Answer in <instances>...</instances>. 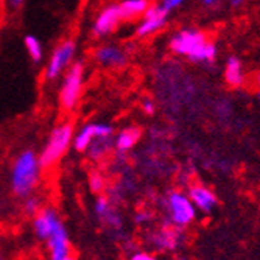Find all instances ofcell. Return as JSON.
Wrapping results in <instances>:
<instances>
[{
    "instance_id": "obj_13",
    "label": "cell",
    "mask_w": 260,
    "mask_h": 260,
    "mask_svg": "<svg viewBox=\"0 0 260 260\" xmlns=\"http://www.w3.org/2000/svg\"><path fill=\"white\" fill-rule=\"evenodd\" d=\"M47 248H49L50 260H66L70 255V242L69 234L62 221H59L52 232V235L47 239Z\"/></svg>"
},
{
    "instance_id": "obj_14",
    "label": "cell",
    "mask_w": 260,
    "mask_h": 260,
    "mask_svg": "<svg viewBox=\"0 0 260 260\" xmlns=\"http://www.w3.org/2000/svg\"><path fill=\"white\" fill-rule=\"evenodd\" d=\"M59 221L61 218L53 209L42 207L39 210V214L33 217V231L36 234V237L42 242H47V239L52 235V232L55 231Z\"/></svg>"
},
{
    "instance_id": "obj_32",
    "label": "cell",
    "mask_w": 260,
    "mask_h": 260,
    "mask_svg": "<svg viewBox=\"0 0 260 260\" xmlns=\"http://www.w3.org/2000/svg\"><path fill=\"white\" fill-rule=\"evenodd\" d=\"M257 83H258V84H260V72H258V74H257Z\"/></svg>"
},
{
    "instance_id": "obj_7",
    "label": "cell",
    "mask_w": 260,
    "mask_h": 260,
    "mask_svg": "<svg viewBox=\"0 0 260 260\" xmlns=\"http://www.w3.org/2000/svg\"><path fill=\"white\" fill-rule=\"evenodd\" d=\"M169 14L159 4H151L150 8L145 11V14L139 19V23L136 27V36L140 39L150 38L156 33H159L169 22Z\"/></svg>"
},
{
    "instance_id": "obj_11",
    "label": "cell",
    "mask_w": 260,
    "mask_h": 260,
    "mask_svg": "<svg viewBox=\"0 0 260 260\" xmlns=\"http://www.w3.org/2000/svg\"><path fill=\"white\" fill-rule=\"evenodd\" d=\"M93 210H95V215H97L99 221L105 228L111 229L112 232H120L123 229V217H122V214L119 212V209H117V206L109 201V198L105 193L99 195Z\"/></svg>"
},
{
    "instance_id": "obj_18",
    "label": "cell",
    "mask_w": 260,
    "mask_h": 260,
    "mask_svg": "<svg viewBox=\"0 0 260 260\" xmlns=\"http://www.w3.org/2000/svg\"><path fill=\"white\" fill-rule=\"evenodd\" d=\"M224 81L232 87H240L245 83L243 66L237 56H229L224 69Z\"/></svg>"
},
{
    "instance_id": "obj_3",
    "label": "cell",
    "mask_w": 260,
    "mask_h": 260,
    "mask_svg": "<svg viewBox=\"0 0 260 260\" xmlns=\"http://www.w3.org/2000/svg\"><path fill=\"white\" fill-rule=\"evenodd\" d=\"M74 136H75V126L72 122H61L52 129L39 154L42 170H50L56 164H59V160L67 154L70 147H72Z\"/></svg>"
},
{
    "instance_id": "obj_33",
    "label": "cell",
    "mask_w": 260,
    "mask_h": 260,
    "mask_svg": "<svg viewBox=\"0 0 260 260\" xmlns=\"http://www.w3.org/2000/svg\"><path fill=\"white\" fill-rule=\"evenodd\" d=\"M257 99H258V103H260V90L257 92Z\"/></svg>"
},
{
    "instance_id": "obj_10",
    "label": "cell",
    "mask_w": 260,
    "mask_h": 260,
    "mask_svg": "<svg viewBox=\"0 0 260 260\" xmlns=\"http://www.w3.org/2000/svg\"><path fill=\"white\" fill-rule=\"evenodd\" d=\"M114 136V128L109 123H97V122H90L86 123L80 128L78 133L74 136V144L72 147L78 153H84L87 147L92 144L93 140L99 137H112Z\"/></svg>"
},
{
    "instance_id": "obj_31",
    "label": "cell",
    "mask_w": 260,
    "mask_h": 260,
    "mask_svg": "<svg viewBox=\"0 0 260 260\" xmlns=\"http://www.w3.org/2000/svg\"><path fill=\"white\" fill-rule=\"evenodd\" d=\"M66 260H77V258H75V257H74V255H69V257H67V258H66Z\"/></svg>"
},
{
    "instance_id": "obj_25",
    "label": "cell",
    "mask_w": 260,
    "mask_h": 260,
    "mask_svg": "<svg viewBox=\"0 0 260 260\" xmlns=\"http://www.w3.org/2000/svg\"><path fill=\"white\" fill-rule=\"evenodd\" d=\"M140 109L144 114L147 115H153L156 112V103L151 100V99H144L140 103Z\"/></svg>"
},
{
    "instance_id": "obj_4",
    "label": "cell",
    "mask_w": 260,
    "mask_h": 260,
    "mask_svg": "<svg viewBox=\"0 0 260 260\" xmlns=\"http://www.w3.org/2000/svg\"><path fill=\"white\" fill-rule=\"evenodd\" d=\"M84 81H86V67L81 61H74L64 75L61 77V86L58 92L59 108L64 112H74L84 92Z\"/></svg>"
},
{
    "instance_id": "obj_28",
    "label": "cell",
    "mask_w": 260,
    "mask_h": 260,
    "mask_svg": "<svg viewBox=\"0 0 260 260\" xmlns=\"http://www.w3.org/2000/svg\"><path fill=\"white\" fill-rule=\"evenodd\" d=\"M246 0H231V7L232 8H240Z\"/></svg>"
},
{
    "instance_id": "obj_9",
    "label": "cell",
    "mask_w": 260,
    "mask_h": 260,
    "mask_svg": "<svg viewBox=\"0 0 260 260\" xmlns=\"http://www.w3.org/2000/svg\"><path fill=\"white\" fill-rule=\"evenodd\" d=\"M93 61L106 69H123L129 58L128 52L117 44H102L92 53Z\"/></svg>"
},
{
    "instance_id": "obj_27",
    "label": "cell",
    "mask_w": 260,
    "mask_h": 260,
    "mask_svg": "<svg viewBox=\"0 0 260 260\" xmlns=\"http://www.w3.org/2000/svg\"><path fill=\"white\" fill-rule=\"evenodd\" d=\"M23 4H25V0H5V5L13 11L20 10L23 7Z\"/></svg>"
},
{
    "instance_id": "obj_6",
    "label": "cell",
    "mask_w": 260,
    "mask_h": 260,
    "mask_svg": "<svg viewBox=\"0 0 260 260\" xmlns=\"http://www.w3.org/2000/svg\"><path fill=\"white\" fill-rule=\"evenodd\" d=\"M77 53V42L72 38L61 41L50 55L49 62L44 69V80L45 81H56L59 80L66 70L72 66Z\"/></svg>"
},
{
    "instance_id": "obj_22",
    "label": "cell",
    "mask_w": 260,
    "mask_h": 260,
    "mask_svg": "<svg viewBox=\"0 0 260 260\" xmlns=\"http://www.w3.org/2000/svg\"><path fill=\"white\" fill-rule=\"evenodd\" d=\"M42 209V204H41V200L36 198V197H28L25 198V201H23V212H25L27 215L30 217H35L39 214V210Z\"/></svg>"
},
{
    "instance_id": "obj_30",
    "label": "cell",
    "mask_w": 260,
    "mask_h": 260,
    "mask_svg": "<svg viewBox=\"0 0 260 260\" xmlns=\"http://www.w3.org/2000/svg\"><path fill=\"white\" fill-rule=\"evenodd\" d=\"M4 5H5V0H0V10H2Z\"/></svg>"
},
{
    "instance_id": "obj_8",
    "label": "cell",
    "mask_w": 260,
    "mask_h": 260,
    "mask_svg": "<svg viewBox=\"0 0 260 260\" xmlns=\"http://www.w3.org/2000/svg\"><path fill=\"white\" fill-rule=\"evenodd\" d=\"M122 22H123V17H122L119 4H111V5H106L105 8H102V11L97 14L95 20L92 23L90 31H92L93 38L102 39V38H106L119 30Z\"/></svg>"
},
{
    "instance_id": "obj_1",
    "label": "cell",
    "mask_w": 260,
    "mask_h": 260,
    "mask_svg": "<svg viewBox=\"0 0 260 260\" xmlns=\"http://www.w3.org/2000/svg\"><path fill=\"white\" fill-rule=\"evenodd\" d=\"M170 50L195 64H212L217 58V45L198 28H182L170 38Z\"/></svg>"
},
{
    "instance_id": "obj_15",
    "label": "cell",
    "mask_w": 260,
    "mask_h": 260,
    "mask_svg": "<svg viewBox=\"0 0 260 260\" xmlns=\"http://www.w3.org/2000/svg\"><path fill=\"white\" fill-rule=\"evenodd\" d=\"M187 197L190 198V201L193 203L195 209L204 212V214H209V212L214 210V207H215L217 203H218L215 193L212 192V190H209L207 187L201 185V184L190 185Z\"/></svg>"
},
{
    "instance_id": "obj_16",
    "label": "cell",
    "mask_w": 260,
    "mask_h": 260,
    "mask_svg": "<svg viewBox=\"0 0 260 260\" xmlns=\"http://www.w3.org/2000/svg\"><path fill=\"white\" fill-rule=\"evenodd\" d=\"M140 137H142V129L139 126H126L115 134V139H112V144L117 153L125 154L139 144Z\"/></svg>"
},
{
    "instance_id": "obj_5",
    "label": "cell",
    "mask_w": 260,
    "mask_h": 260,
    "mask_svg": "<svg viewBox=\"0 0 260 260\" xmlns=\"http://www.w3.org/2000/svg\"><path fill=\"white\" fill-rule=\"evenodd\" d=\"M165 207H167V215H169L167 223L178 229L190 226L197 218L198 210L195 209L190 198L181 190H172L165 197Z\"/></svg>"
},
{
    "instance_id": "obj_24",
    "label": "cell",
    "mask_w": 260,
    "mask_h": 260,
    "mask_svg": "<svg viewBox=\"0 0 260 260\" xmlns=\"http://www.w3.org/2000/svg\"><path fill=\"white\" fill-rule=\"evenodd\" d=\"M134 220H136L137 224H148L153 220V214L148 210H137Z\"/></svg>"
},
{
    "instance_id": "obj_23",
    "label": "cell",
    "mask_w": 260,
    "mask_h": 260,
    "mask_svg": "<svg viewBox=\"0 0 260 260\" xmlns=\"http://www.w3.org/2000/svg\"><path fill=\"white\" fill-rule=\"evenodd\" d=\"M184 2H185V0H160L159 5H160L165 11H167V13H172L173 10L179 8Z\"/></svg>"
},
{
    "instance_id": "obj_17",
    "label": "cell",
    "mask_w": 260,
    "mask_h": 260,
    "mask_svg": "<svg viewBox=\"0 0 260 260\" xmlns=\"http://www.w3.org/2000/svg\"><path fill=\"white\" fill-rule=\"evenodd\" d=\"M150 5L151 0H122L119 4V8L123 20L133 22V20H139L144 16L145 11L150 8Z\"/></svg>"
},
{
    "instance_id": "obj_26",
    "label": "cell",
    "mask_w": 260,
    "mask_h": 260,
    "mask_svg": "<svg viewBox=\"0 0 260 260\" xmlns=\"http://www.w3.org/2000/svg\"><path fill=\"white\" fill-rule=\"evenodd\" d=\"M128 260H156V257L151 255V254H148V252L136 251V252H133V254L128 257Z\"/></svg>"
},
{
    "instance_id": "obj_34",
    "label": "cell",
    "mask_w": 260,
    "mask_h": 260,
    "mask_svg": "<svg viewBox=\"0 0 260 260\" xmlns=\"http://www.w3.org/2000/svg\"><path fill=\"white\" fill-rule=\"evenodd\" d=\"M0 260H2V257H0Z\"/></svg>"
},
{
    "instance_id": "obj_19",
    "label": "cell",
    "mask_w": 260,
    "mask_h": 260,
    "mask_svg": "<svg viewBox=\"0 0 260 260\" xmlns=\"http://www.w3.org/2000/svg\"><path fill=\"white\" fill-rule=\"evenodd\" d=\"M112 139L114 137H99V139H95L87 147V150L84 153H87V157L90 160H93V162H99V160L105 159L114 150Z\"/></svg>"
},
{
    "instance_id": "obj_29",
    "label": "cell",
    "mask_w": 260,
    "mask_h": 260,
    "mask_svg": "<svg viewBox=\"0 0 260 260\" xmlns=\"http://www.w3.org/2000/svg\"><path fill=\"white\" fill-rule=\"evenodd\" d=\"M4 25V14H2V10H0V28Z\"/></svg>"
},
{
    "instance_id": "obj_21",
    "label": "cell",
    "mask_w": 260,
    "mask_h": 260,
    "mask_svg": "<svg viewBox=\"0 0 260 260\" xmlns=\"http://www.w3.org/2000/svg\"><path fill=\"white\" fill-rule=\"evenodd\" d=\"M89 187L95 195H103L106 192V179L102 172H92L89 175Z\"/></svg>"
},
{
    "instance_id": "obj_20",
    "label": "cell",
    "mask_w": 260,
    "mask_h": 260,
    "mask_svg": "<svg viewBox=\"0 0 260 260\" xmlns=\"http://www.w3.org/2000/svg\"><path fill=\"white\" fill-rule=\"evenodd\" d=\"M23 45H25V50L30 56V59L33 62H41L44 58V45L39 41V38H36L35 35H27L23 38Z\"/></svg>"
},
{
    "instance_id": "obj_12",
    "label": "cell",
    "mask_w": 260,
    "mask_h": 260,
    "mask_svg": "<svg viewBox=\"0 0 260 260\" xmlns=\"http://www.w3.org/2000/svg\"><path fill=\"white\" fill-rule=\"evenodd\" d=\"M148 243L156 251H173L182 243V232L167 223L148 235Z\"/></svg>"
},
{
    "instance_id": "obj_2",
    "label": "cell",
    "mask_w": 260,
    "mask_h": 260,
    "mask_svg": "<svg viewBox=\"0 0 260 260\" xmlns=\"http://www.w3.org/2000/svg\"><path fill=\"white\" fill-rule=\"evenodd\" d=\"M42 167L39 156L33 150H23L13 162L11 188L17 198H28L35 193L41 182Z\"/></svg>"
}]
</instances>
